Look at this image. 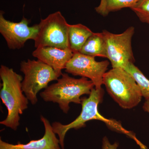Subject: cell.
<instances>
[{"label":"cell","instance_id":"obj_1","mask_svg":"<svg viewBox=\"0 0 149 149\" xmlns=\"http://www.w3.org/2000/svg\"><path fill=\"white\" fill-rule=\"evenodd\" d=\"M0 77L2 82L0 97L8 110L6 118L0 124L16 130L19 125L20 115L28 108L29 104L22 88L23 79L12 68L3 65L0 68Z\"/></svg>","mask_w":149,"mask_h":149},{"label":"cell","instance_id":"obj_2","mask_svg":"<svg viewBox=\"0 0 149 149\" xmlns=\"http://www.w3.org/2000/svg\"><path fill=\"white\" fill-rule=\"evenodd\" d=\"M94 88L93 82L88 78L77 79L63 73L56 83L48 86L40 95L45 102L57 104L62 111L67 113L70 109V104H81V96L90 95Z\"/></svg>","mask_w":149,"mask_h":149},{"label":"cell","instance_id":"obj_3","mask_svg":"<svg viewBox=\"0 0 149 149\" xmlns=\"http://www.w3.org/2000/svg\"><path fill=\"white\" fill-rule=\"evenodd\" d=\"M103 89H96L94 88L91 91L88 98H82V109L80 115L69 124H62L60 122H54L52 124L54 133L58 136L60 144L62 149H65V139L68 130L71 129H80L85 126V123L93 120H100L105 123L111 128L119 132L130 135L121 125L116 120L107 119L99 113L98 107L101 102L103 96Z\"/></svg>","mask_w":149,"mask_h":149},{"label":"cell","instance_id":"obj_4","mask_svg":"<svg viewBox=\"0 0 149 149\" xmlns=\"http://www.w3.org/2000/svg\"><path fill=\"white\" fill-rule=\"evenodd\" d=\"M103 84L110 95L124 109L137 106L143 97L136 80L123 68H112L106 72Z\"/></svg>","mask_w":149,"mask_h":149},{"label":"cell","instance_id":"obj_5","mask_svg":"<svg viewBox=\"0 0 149 149\" xmlns=\"http://www.w3.org/2000/svg\"><path fill=\"white\" fill-rule=\"evenodd\" d=\"M20 71L24 74L22 82V91L32 105L37 103V94L40 91L60 77L52 68L38 59H28L27 61H22Z\"/></svg>","mask_w":149,"mask_h":149},{"label":"cell","instance_id":"obj_6","mask_svg":"<svg viewBox=\"0 0 149 149\" xmlns=\"http://www.w3.org/2000/svg\"><path fill=\"white\" fill-rule=\"evenodd\" d=\"M38 26L39 30L34 40L35 48L70 49L68 39L69 24L60 12L54 13L41 19Z\"/></svg>","mask_w":149,"mask_h":149},{"label":"cell","instance_id":"obj_7","mask_svg":"<svg viewBox=\"0 0 149 149\" xmlns=\"http://www.w3.org/2000/svg\"><path fill=\"white\" fill-rule=\"evenodd\" d=\"M107 44V58L112 68L124 69L130 63H134L132 40L135 28L129 27L119 34H113L106 30L103 31Z\"/></svg>","mask_w":149,"mask_h":149},{"label":"cell","instance_id":"obj_8","mask_svg":"<svg viewBox=\"0 0 149 149\" xmlns=\"http://www.w3.org/2000/svg\"><path fill=\"white\" fill-rule=\"evenodd\" d=\"M109 65L107 60L96 61L95 57L79 52L73 54L67 63L65 72L74 76L85 77L92 81L96 89H101L103 77Z\"/></svg>","mask_w":149,"mask_h":149},{"label":"cell","instance_id":"obj_9","mask_svg":"<svg viewBox=\"0 0 149 149\" xmlns=\"http://www.w3.org/2000/svg\"><path fill=\"white\" fill-rule=\"evenodd\" d=\"M3 12L0 13V33L10 49H19L23 47L27 40H34L39 30L38 24L29 26L30 20L23 17L18 22L7 20Z\"/></svg>","mask_w":149,"mask_h":149},{"label":"cell","instance_id":"obj_10","mask_svg":"<svg viewBox=\"0 0 149 149\" xmlns=\"http://www.w3.org/2000/svg\"><path fill=\"white\" fill-rule=\"evenodd\" d=\"M40 119L45 127V132L42 138L32 140L26 144L9 143L0 140V149H62L59 139L57 138L49 121L41 116Z\"/></svg>","mask_w":149,"mask_h":149},{"label":"cell","instance_id":"obj_11","mask_svg":"<svg viewBox=\"0 0 149 149\" xmlns=\"http://www.w3.org/2000/svg\"><path fill=\"white\" fill-rule=\"evenodd\" d=\"M73 53L70 49H62L54 47L36 48L32 52L33 57L52 68L60 76L65 69L67 63L72 57Z\"/></svg>","mask_w":149,"mask_h":149},{"label":"cell","instance_id":"obj_12","mask_svg":"<svg viewBox=\"0 0 149 149\" xmlns=\"http://www.w3.org/2000/svg\"><path fill=\"white\" fill-rule=\"evenodd\" d=\"M79 53L90 56L107 58V44L103 32L94 33L89 37Z\"/></svg>","mask_w":149,"mask_h":149},{"label":"cell","instance_id":"obj_13","mask_svg":"<svg viewBox=\"0 0 149 149\" xmlns=\"http://www.w3.org/2000/svg\"><path fill=\"white\" fill-rule=\"evenodd\" d=\"M93 33L91 29L83 24H69L68 39L70 48L72 52H79L85 42Z\"/></svg>","mask_w":149,"mask_h":149},{"label":"cell","instance_id":"obj_14","mask_svg":"<svg viewBox=\"0 0 149 149\" xmlns=\"http://www.w3.org/2000/svg\"><path fill=\"white\" fill-rule=\"evenodd\" d=\"M142 0H100V4L95 8L96 12L103 17L110 13L122 9L131 8Z\"/></svg>","mask_w":149,"mask_h":149},{"label":"cell","instance_id":"obj_15","mask_svg":"<svg viewBox=\"0 0 149 149\" xmlns=\"http://www.w3.org/2000/svg\"><path fill=\"white\" fill-rule=\"evenodd\" d=\"M134 78L139 85L143 97L146 100L149 98V80L142 71L134 64L130 63L124 68Z\"/></svg>","mask_w":149,"mask_h":149},{"label":"cell","instance_id":"obj_16","mask_svg":"<svg viewBox=\"0 0 149 149\" xmlns=\"http://www.w3.org/2000/svg\"><path fill=\"white\" fill-rule=\"evenodd\" d=\"M130 9L140 21L149 24V0H142Z\"/></svg>","mask_w":149,"mask_h":149},{"label":"cell","instance_id":"obj_17","mask_svg":"<svg viewBox=\"0 0 149 149\" xmlns=\"http://www.w3.org/2000/svg\"><path fill=\"white\" fill-rule=\"evenodd\" d=\"M118 144L115 143L111 144L107 137H105L102 141V149H117Z\"/></svg>","mask_w":149,"mask_h":149},{"label":"cell","instance_id":"obj_18","mask_svg":"<svg viewBox=\"0 0 149 149\" xmlns=\"http://www.w3.org/2000/svg\"><path fill=\"white\" fill-rule=\"evenodd\" d=\"M143 108L144 111L149 113V98L146 100V101L144 102Z\"/></svg>","mask_w":149,"mask_h":149}]
</instances>
